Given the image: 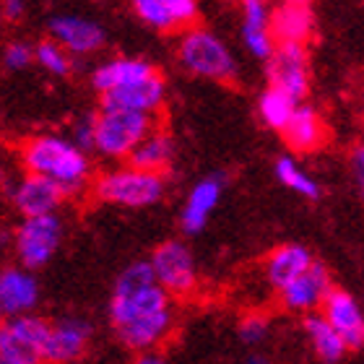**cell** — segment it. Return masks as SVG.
I'll return each instance as SVG.
<instances>
[{
	"instance_id": "1",
	"label": "cell",
	"mask_w": 364,
	"mask_h": 364,
	"mask_svg": "<svg viewBox=\"0 0 364 364\" xmlns=\"http://www.w3.org/2000/svg\"><path fill=\"white\" fill-rule=\"evenodd\" d=\"M109 326L122 346L159 351L175 331V304L159 287L149 260H136L122 268L109 296Z\"/></svg>"
},
{
	"instance_id": "2",
	"label": "cell",
	"mask_w": 364,
	"mask_h": 364,
	"mask_svg": "<svg viewBox=\"0 0 364 364\" xmlns=\"http://www.w3.org/2000/svg\"><path fill=\"white\" fill-rule=\"evenodd\" d=\"M26 175H39L60 185L65 196H78L91 188V161L84 149L70 138L55 133H39L26 138L18 149Z\"/></svg>"
},
{
	"instance_id": "3",
	"label": "cell",
	"mask_w": 364,
	"mask_h": 364,
	"mask_svg": "<svg viewBox=\"0 0 364 364\" xmlns=\"http://www.w3.org/2000/svg\"><path fill=\"white\" fill-rule=\"evenodd\" d=\"M177 60L190 76L216 84H232L240 70L227 42L203 26H190L188 31H182L177 42Z\"/></svg>"
},
{
	"instance_id": "4",
	"label": "cell",
	"mask_w": 364,
	"mask_h": 364,
	"mask_svg": "<svg viewBox=\"0 0 364 364\" xmlns=\"http://www.w3.org/2000/svg\"><path fill=\"white\" fill-rule=\"evenodd\" d=\"M89 190L99 203L120 205V208H149L164 198L167 180L164 175H154V172L128 164V167L107 169L99 177H94Z\"/></svg>"
},
{
	"instance_id": "5",
	"label": "cell",
	"mask_w": 364,
	"mask_h": 364,
	"mask_svg": "<svg viewBox=\"0 0 364 364\" xmlns=\"http://www.w3.org/2000/svg\"><path fill=\"white\" fill-rule=\"evenodd\" d=\"M154 130V117L117 107H99L94 151L107 159H130L136 146Z\"/></svg>"
},
{
	"instance_id": "6",
	"label": "cell",
	"mask_w": 364,
	"mask_h": 364,
	"mask_svg": "<svg viewBox=\"0 0 364 364\" xmlns=\"http://www.w3.org/2000/svg\"><path fill=\"white\" fill-rule=\"evenodd\" d=\"M65 224L58 213L50 216H29L23 219L14 232V250L16 258L23 268H42L55 258L60 250Z\"/></svg>"
},
{
	"instance_id": "7",
	"label": "cell",
	"mask_w": 364,
	"mask_h": 364,
	"mask_svg": "<svg viewBox=\"0 0 364 364\" xmlns=\"http://www.w3.org/2000/svg\"><path fill=\"white\" fill-rule=\"evenodd\" d=\"M151 271L159 281V287L172 299L190 296L198 289V263L193 258V250L182 240H167L151 252Z\"/></svg>"
},
{
	"instance_id": "8",
	"label": "cell",
	"mask_w": 364,
	"mask_h": 364,
	"mask_svg": "<svg viewBox=\"0 0 364 364\" xmlns=\"http://www.w3.org/2000/svg\"><path fill=\"white\" fill-rule=\"evenodd\" d=\"M50 320L42 315H16V318L0 320V354L23 359H42L45 362V346L50 336Z\"/></svg>"
},
{
	"instance_id": "9",
	"label": "cell",
	"mask_w": 364,
	"mask_h": 364,
	"mask_svg": "<svg viewBox=\"0 0 364 364\" xmlns=\"http://www.w3.org/2000/svg\"><path fill=\"white\" fill-rule=\"evenodd\" d=\"M268 86L302 102L310 91V58L304 45H276L266 65Z\"/></svg>"
},
{
	"instance_id": "10",
	"label": "cell",
	"mask_w": 364,
	"mask_h": 364,
	"mask_svg": "<svg viewBox=\"0 0 364 364\" xmlns=\"http://www.w3.org/2000/svg\"><path fill=\"white\" fill-rule=\"evenodd\" d=\"M94 338V328L86 318H68L55 320L50 326L45 346V364H76L86 357V351Z\"/></svg>"
},
{
	"instance_id": "11",
	"label": "cell",
	"mask_w": 364,
	"mask_h": 364,
	"mask_svg": "<svg viewBox=\"0 0 364 364\" xmlns=\"http://www.w3.org/2000/svg\"><path fill=\"white\" fill-rule=\"evenodd\" d=\"M333 289V281H331V273L323 263H312L307 271L294 279L289 287H284L279 291V302L284 310L296 312V315H312L318 312L326 302V296L331 294Z\"/></svg>"
},
{
	"instance_id": "12",
	"label": "cell",
	"mask_w": 364,
	"mask_h": 364,
	"mask_svg": "<svg viewBox=\"0 0 364 364\" xmlns=\"http://www.w3.org/2000/svg\"><path fill=\"white\" fill-rule=\"evenodd\" d=\"M47 31H50L53 42H58L63 50H68L70 55H78V58L99 53L107 39L105 29L99 23L73 14L53 16L50 23H47Z\"/></svg>"
},
{
	"instance_id": "13",
	"label": "cell",
	"mask_w": 364,
	"mask_h": 364,
	"mask_svg": "<svg viewBox=\"0 0 364 364\" xmlns=\"http://www.w3.org/2000/svg\"><path fill=\"white\" fill-rule=\"evenodd\" d=\"M133 11L146 26L161 34H182L196 26L198 0H130Z\"/></svg>"
},
{
	"instance_id": "14",
	"label": "cell",
	"mask_w": 364,
	"mask_h": 364,
	"mask_svg": "<svg viewBox=\"0 0 364 364\" xmlns=\"http://www.w3.org/2000/svg\"><path fill=\"white\" fill-rule=\"evenodd\" d=\"M320 315L338 331L349 351L364 349V310L349 291L343 289H331L326 302L320 307Z\"/></svg>"
},
{
	"instance_id": "15",
	"label": "cell",
	"mask_w": 364,
	"mask_h": 364,
	"mask_svg": "<svg viewBox=\"0 0 364 364\" xmlns=\"http://www.w3.org/2000/svg\"><path fill=\"white\" fill-rule=\"evenodd\" d=\"M65 198L68 196L63 193L60 185H55L53 180H45L39 175H26L11 190V200H14L16 211L21 213L23 219L58 213Z\"/></svg>"
},
{
	"instance_id": "16",
	"label": "cell",
	"mask_w": 364,
	"mask_h": 364,
	"mask_svg": "<svg viewBox=\"0 0 364 364\" xmlns=\"http://www.w3.org/2000/svg\"><path fill=\"white\" fill-rule=\"evenodd\" d=\"M39 281L29 268H6L0 271V312L3 318L29 315L39 304Z\"/></svg>"
},
{
	"instance_id": "17",
	"label": "cell",
	"mask_w": 364,
	"mask_h": 364,
	"mask_svg": "<svg viewBox=\"0 0 364 364\" xmlns=\"http://www.w3.org/2000/svg\"><path fill=\"white\" fill-rule=\"evenodd\" d=\"M315 29L307 0H279L271 8V31L276 45H304Z\"/></svg>"
},
{
	"instance_id": "18",
	"label": "cell",
	"mask_w": 364,
	"mask_h": 364,
	"mask_svg": "<svg viewBox=\"0 0 364 364\" xmlns=\"http://www.w3.org/2000/svg\"><path fill=\"white\" fill-rule=\"evenodd\" d=\"M164 99H167L164 76L154 73V76L144 78V81H136V84L112 91V94H105L102 97V107H117V109L144 112L154 117V112H159L161 107H164Z\"/></svg>"
},
{
	"instance_id": "19",
	"label": "cell",
	"mask_w": 364,
	"mask_h": 364,
	"mask_svg": "<svg viewBox=\"0 0 364 364\" xmlns=\"http://www.w3.org/2000/svg\"><path fill=\"white\" fill-rule=\"evenodd\" d=\"M221 193H224V177L221 175H208L193 185L180 213V227L185 229V235L203 232L208 219H211V213L219 205Z\"/></svg>"
},
{
	"instance_id": "20",
	"label": "cell",
	"mask_w": 364,
	"mask_h": 364,
	"mask_svg": "<svg viewBox=\"0 0 364 364\" xmlns=\"http://www.w3.org/2000/svg\"><path fill=\"white\" fill-rule=\"evenodd\" d=\"M154 73H159L156 65H151L144 58H112L107 63H99L97 68L91 70V86L99 97H105V94H112L122 86L144 81Z\"/></svg>"
},
{
	"instance_id": "21",
	"label": "cell",
	"mask_w": 364,
	"mask_h": 364,
	"mask_svg": "<svg viewBox=\"0 0 364 364\" xmlns=\"http://www.w3.org/2000/svg\"><path fill=\"white\" fill-rule=\"evenodd\" d=\"M242 42L252 58L268 63L276 50L268 0H242Z\"/></svg>"
},
{
	"instance_id": "22",
	"label": "cell",
	"mask_w": 364,
	"mask_h": 364,
	"mask_svg": "<svg viewBox=\"0 0 364 364\" xmlns=\"http://www.w3.org/2000/svg\"><path fill=\"white\" fill-rule=\"evenodd\" d=\"M315 263L312 252L304 247V245H279L276 250L268 252L266 263H263V273H266V281L271 284L276 291H281L284 287H289L294 279H299L307 268Z\"/></svg>"
},
{
	"instance_id": "23",
	"label": "cell",
	"mask_w": 364,
	"mask_h": 364,
	"mask_svg": "<svg viewBox=\"0 0 364 364\" xmlns=\"http://www.w3.org/2000/svg\"><path fill=\"white\" fill-rule=\"evenodd\" d=\"M284 141L289 144V149L296 154H312L326 146L328 128L326 120L318 114V109H312L307 105H299L291 114V120L284 130H281Z\"/></svg>"
},
{
	"instance_id": "24",
	"label": "cell",
	"mask_w": 364,
	"mask_h": 364,
	"mask_svg": "<svg viewBox=\"0 0 364 364\" xmlns=\"http://www.w3.org/2000/svg\"><path fill=\"white\" fill-rule=\"evenodd\" d=\"M304 336L310 341L312 354L323 364H341L346 359V354H349L346 341H343L341 336H338V331L320 312L304 315Z\"/></svg>"
},
{
	"instance_id": "25",
	"label": "cell",
	"mask_w": 364,
	"mask_h": 364,
	"mask_svg": "<svg viewBox=\"0 0 364 364\" xmlns=\"http://www.w3.org/2000/svg\"><path fill=\"white\" fill-rule=\"evenodd\" d=\"M175 161V138L169 136L167 130L154 128L149 136L136 146V151L130 154L128 164L154 175H164Z\"/></svg>"
},
{
	"instance_id": "26",
	"label": "cell",
	"mask_w": 364,
	"mask_h": 364,
	"mask_svg": "<svg viewBox=\"0 0 364 364\" xmlns=\"http://www.w3.org/2000/svg\"><path fill=\"white\" fill-rule=\"evenodd\" d=\"M296 107H299V102H294L289 94L273 89V86H268V89L258 97L260 120H263L266 128L279 130V133L289 125V120H291V114H294Z\"/></svg>"
},
{
	"instance_id": "27",
	"label": "cell",
	"mask_w": 364,
	"mask_h": 364,
	"mask_svg": "<svg viewBox=\"0 0 364 364\" xmlns=\"http://www.w3.org/2000/svg\"><path fill=\"white\" fill-rule=\"evenodd\" d=\"M273 172H276V180L289 188L296 196L307 198V200H318L320 198V185L312 175H307L299 164H296L294 156H279L276 164H273Z\"/></svg>"
},
{
	"instance_id": "28",
	"label": "cell",
	"mask_w": 364,
	"mask_h": 364,
	"mask_svg": "<svg viewBox=\"0 0 364 364\" xmlns=\"http://www.w3.org/2000/svg\"><path fill=\"white\" fill-rule=\"evenodd\" d=\"M34 58L53 76H68L73 70V55L68 50H63L53 39H42L39 45H34Z\"/></svg>"
},
{
	"instance_id": "29",
	"label": "cell",
	"mask_w": 364,
	"mask_h": 364,
	"mask_svg": "<svg viewBox=\"0 0 364 364\" xmlns=\"http://www.w3.org/2000/svg\"><path fill=\"white\" fill-rule=\"evenodd\" d=\"M237 333H240V341L247 343V346H258L268 338L271 333V318L263 315V312H247L240 326H237Z\"/></svg>"
},
{
	"instance_id": "30",
	"label": "cell",
	"mask_w": 364,
	"mask_h": 364,
	"mask_svg": "<svg viewBox=\"0 0 364 364\" xmlns=\"http://www.w3.org/2000/svg\"><path fill=\"white\" fill-rule=\"evenodd\" d=\"M31 63H37V58H34V45L23 42V39H16V42H11V45L3 50V65H6L8 70H23V68H29Z\"/></svg>"
},
{
	"instance_id": "31",
	"label": "cell",
	"mask_w": 364,
	"mask_h": 364,
	"mask_svg": "<svg viewBox=\"0 0 364 364\" xmlns=\"http://www.w3.org/2000/svg\"><path fill=\"white\" fill-rule=\"evenodd\" d=\"M70 141H73L78 149H84L86 154L94 151V141H97V112L81 114V117L73 122Z\"/></svg>"
},
{
	"instance_id": "32",
	"label": "cell",
	"mask_w": 364,
	"mask_h": 364,
	"mask_svg": "<svg viewBox=\"0 0 364 364\" xmlns=\"http://www.w3.org/2000/svg\"><path fill=\"white\" fill-rule=\"evenodd\" d=\"M349 167H351V175H354V182H357L359 193H362V198H364V144H357L354 149H351Z\"/></svg>"
},
{
	"instance_id": "33",
	"label": "cell",
	"mask_w": 364,
	"mask_h": 364,
	"mask_svg": "<svg viewBox=\"0 0 364 364\" xmlns=\"http://www.w3.org/2000/svg\"><path fill=\"white\" fill-rule=\"evenodd\" d=\"M26 11V0H0V14L6 21H18Z\"/></svg>"
},
{
	"instance_id": "34",
	"label": "cell",
	"mask_w": 364,
	"mask_h": 364,
	"mask_svg": "<svg viewBox=\"0 0 364 364\" xmlns=\"http://www.w3.org/2000/svg\"><path fill=\"white\" fill-rule=\"evenodd\" d=\"M133 364H167V359L161 357L159 351H141Z\"/></svg>"
},
{
	"instance_id": "35",
	"label": "cell",
	"mask_w": 364,
	"mask_h": 364,
	"mask_svg": "<svg viewBox=\"0 0 364 364\" xmlns=\"http://www.w3.org/2000/svg\"><path fill=\"white\" fill-rule=\"evenodd\" d=\"M0 364H45L42 359H23V357H6L0 354Z\"/></svg>"
},
{
	"instance_id": "36",
	"label": "cell",
	"mask_w": 364,
	"mask_h": 364,
	"mask_svg": "<svg viewBox=\"0 0 364 364\" xmlns=\"http://www.w3.org/2000/svg\"><path fill=\"white\" fill-rule=\"evenodd\" d=\"M245 364H271L266 357H260V354H252V357H247V362Z\"/></svg>"
},
{
	"instance_id": "37",
	"label": "cell",
	"mask_w": 364,
	"mask_h": 364,
	"mask_svg": "<svg viewBox=\"0 0 364 364\" xmlns=\"http://www.w3.org/2000/svg\"><path fill=\"white\" fill-rule=\"evenodd\" d=\"M0 180H3V167H0Z\"/></svg>"
},
{
	"instance_id": "38",
	"label": "cell",
	"mask_w": 364,
	"mask_h": 364,
	"mask_svg": "<svg viewBox=\"0 0 364 364\" xmlns=\"http://www.w3.org/2000/svg\"><path fill=\"white\" fill-rule=\"evenodd\" d=\"M0 23H3V14H0Z\"/></svg>"
},
{
	"instance_id": "39",
	"label": "cell",
	"mask_w": 364,
	"mask_h": 364,
	"mask_svg": "<svg viewBox=\"0 0 364 364\" xmlns=\"http://www.w3.org/2000/svg\"><path fill=\"white\" fill-rule=\"evenodd\" d=\"M0 320H3V312H0Z\"/></svg>"
}]
</instances>
